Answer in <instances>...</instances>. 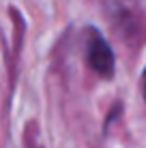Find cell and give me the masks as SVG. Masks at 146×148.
I'll list each match as a JSON object with an SVG mask.
<instances>
[{"label":"cell","instance_id":"cell-1","mask_svg":"<svg viewBox=\"0 0 146 148\" xmlns=\"http://www.w3.org/2000/svg\"><path fill=\"white\" fill-rule=\"evenodd\" d=\"M88 64L101 77H112L114 75V52L110 43L105 41L97 30H90V43H88Z\"/></svg>","mask_w":146,"mask_h":148},{"label":"cell","instance_id":"cell-2","mask_svg":"<svg viewBox=\"0 0 146 148\" xmlns=\"http://www.w3.org/2000/svg\"><path fill=\"white\" fill-rule=\"evenodd\" d=\"M142 88H144V99H146V69L142 73Z\"/></svg>","mask_w":146,"mask_h":148}]
</instances>
